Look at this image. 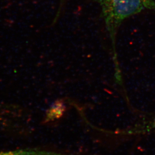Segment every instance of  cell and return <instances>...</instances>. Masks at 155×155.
Segmentation results:
<instances>
[{
  "instance_id": "cell-1",
  "label": "cell",
  "mask_w": 155,
  "mask_h": 155,
  "mask_svg": "<svg viewBox=\"0 0 155 155\" xmlns=\"http://www.w3.org/2000/svg\"><path fill=\"white\" fill-rule=\"evenodd\" d=\"M105 26L111 40L113 55L117 59L116 38L117 29L127 18L145 10H155L154 0H99Z\"/></svg>"
},
{
  "instance_id": "cell-2",
  "label": "cell",
  "mask_w": 155,
  "mask_h": 155,
  "mask_svg": "<svg viewBox=\"0 0 155 155\" xmlns=\"http://www.w3.org/2000/svg\"><path fill=\"white\" fill-rule=\"evenodd\" d=\"M0 155H68L65 154L53 152L50 151H42L40 150L24 149L16 151L0 152Z\"/></svg>"
},
{
  "instance_id": "cell-3",
  "label": "cell",
  "mask_w": 155,
  "mask_h": 155,
  "mask_svg": "<svg viewBox=\"0 0 155 155\" xmlns=\"http://www.w3.org/2000/svg\"><path fill=\"white\" fill-rule=\"evenodd\" d=\"M152 127H155V120L153 121V126H152Z\"/></svg>"
}]
</instances>
